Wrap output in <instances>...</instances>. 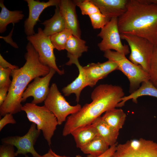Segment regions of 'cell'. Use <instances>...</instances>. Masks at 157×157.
<instances>
[{
    "label": "cell",
    "mask_w": 157,
    "mask_h": 157,
    "mask_svg": "<svg viewBox=\"0 0 157 157\" xmlns=\"http://www.w3.org/2000/svg\"><path fill=\"white\" fill-rule=\"evenodd\" d=\"M26 49L25 63L20 68L12 71V82L7 96L0 106L1 116L20 112L23 106L22 96L30 82L36 77L45 76L50 72V68L41 62L38 53L29 42Z\"/></svg>",
    "instance_id": "obj_1"
},
{
    "label": "cell",
    "mask_w": 157,
    "mask_h": 157,
    "mask_svg": "<svg viewBox=\"0 0 157 157\" xmlns=\"http://www.w3.org/2000/svg\"><path fill=\"white\" fill-rule=\"evenodd\" d=\"M124 95L120 86L108 84L99 85L91 93L92 102L67 117L63 135L67 136L77 129L92 124L103 113L117 107Z\"/></svg>",
    "instance_id": "obj_2"
},
{
    "label": "cell",
    "mask_w": 157,
    "mask_h": 157,
    "mask_svg": "<svg viewBox=\"0 0 157 157\" xmlns=\"http://www.w3.org/2000/svg\"><path fill=\"white\" fill-rule=\"evenodd\" d=\"M120 34L144 38L157 44V0H128L126 12L118 18Z\"/></svg>",
    "instance_id": "obj_3"
},
{
    "label": "cell",
    "mask_w": 157,
    "mask_h": 157,
    "mask_svg": "<svg viewBox=\"0 0 157 157\" xmlns=\"http://www.w3.org/2000/svg\"><path fill=\"white\" fill-rule=\"evenodd\" d=\"M29 121L35 124L38 129L42 132L48 145L51 144V140L58 123L56 118L44 105L40 106L32 103H27L22 106Z\"/></svg>",
    "instance_id": "obj_4"
},
{
    "label": "cell",
    "mask_w": 157,
    "mask_h": 157,
    "mask_svg": "<svg viewBox=\"0 0 157 157\" xmlns=\"http://www.w3.org/2000/svg\"><path fill=\"white\" fill-rule=\"evenodd\" d=\"M104 52V56L108 60L115 62L121 71L129 81L130 94L138 89L143 82L149 81L150 75L140 66L135 65L128 59L126 56L118 52L108 50Z\"/></svg>",
    "instance_id": "obj_5"
},
{
    "label": "cell",
    "mask_w": 157,
    "mask_h": 157,
    "mask_svg": "<svg viewBox=\"0 0 157 157\" xmlns=\"http://www.w3.org/2000/svg\"><path fill=\"white\" fill-rule=\"evenodd\" d=\"M120 37L129 46L131 52L129 60L149 74L154 45L147 40L136 35L122 34Z\"/></svg>",
    "instance_id": "obj_6"
},
{
    "label": "cell",
    "mask_w": 157,
    "mask_h": 157,
    "mask_svg": "<svg viewBox=\"0 0 157 157\" xmlns=\"http://www.w3.org/2000/svg\"><path fill=\"white\" fill-rule=\"evenodd\" d=\"M44 102V105L56 118L58 125L65 121L69 115L78 112L82 107L78 104L74 106L71 105L54 83L52 84L48 95Z\"/></svg>",
    "instance_id": "obj_7"
},
{
    "label": "cell",
    "mask_w": 157,
    "mask_h": 157,
    "mask_svg": "<svg viewBox=\"0 0 157 157\" xmlns=\"http://www.w3.org/2000/svg\"><path fill=\"white\" fill-rule=\"evenodd\" d=\"M26 38L38 53L42 63L54 69L60 75L64 74V70H60L56 65L53 52L55 48L50 36L45 34L41 28H38L37 33L27 36Z\"/></svg>",
    "instance_id": "obj_8"
},
{
    "label": "cell",
    "mask_w": 157,
    "mask_h": 157,
    "mask_svg": "<svg viewBox=\"0 0 157 157\" xmlns=\"http://www.w3.org/2000/svg\"><path fill=\"white\" fill-rule=\"evenodd\" d=\"M111 157H157V143L140 138L118 144Z\"/></svg>",
    "instance_id": "obj_9"
},
{
    "label": "cell",
    "mask_w": 157,
    "mask_h": 157,
    "mask_svg": "<svg viewBox=\"0 0 157 157\" xmlns=\"http://www.w3.org/2000/svg\"><path fill=\"white\" fill-rule=\"evenodd\" d=\"M117 17L112 18L102 28L98 36L102 39L98 44L100 50L105 52L114 50L126 56L130 53L128 45L122 44L118 26Z\"/></svg>",
    "instance_id": "obj_10"
},
{
    "label": "cell",
    "mask_w": 157,
    "mask_h": 157,
    "mask_svg": "<svg viewBox=\"0 0 157 157\" xmlns=\"http://www.w3.org/2000/svg\"><path fill=\"white\" fill-rule=\"evenodd\" d=\"M36 125L32 123L27 132L23 136H10L1 139L2 144H9L15 147L17 150L15 155H25L31 154L33 157H42L35 151L34 148L36 141L41 132Z\"/></svg>",
    "instance_id": "obj_11"
},
{
    "label": "cell",
    "mask_w": 157,
    "mask_h": 157,
    "mask_svg": "<svg viewBox=\"0 0 157 157\" xmlns=\"http://www.w3.org/2000/svg\"><path fill=\"white\" fill-rule=\"evenodd\" d=\"M56 72L54 69L50 68L49 73L45 76L35 78L23 92L22 102H25L31 97L33 98L31 102L33 104L37 105L44 101L49 92L50 82Z\"/></svg>",
    "instance_id": "obj_12"
},
{
    "label": "cell",
    "mask_w": 157,
    "mask_h": 157,
    "mask_svg": "<svg viewBox=\"0 0 157 157\" xmlns=\"http://www.w3.org/2000/svg\"><path fill=\"white\" fill-rule=\"evenodd\" d=\"M25 1L27 3L29 10L28 17L24 21V32L27 36L35 34L34 26L39 21V16L44 10L51 6H59L60 0H49L47 2L34 0Z\"/></svg>",
    "instance_id": "obj_13"
},
{
    "label": "cell",
    "mask_w": 157,
    "mask_h": 157,
    "mask_svg": "<svg viewBox=\"0 0 157 157\" xmlns=\"http://www.w3.org/2000/svg\"><path fill=\"white\" fill-rule=\"evenodd\" d=\"M67 57L69 60L66 65H68L72 64L75 65L78 70L79 74L77 77L72 83L64 87L62 91L65 96H69L72 94H75L76 101L78 102L82 91L86 86H89V84L83 67L80 65L78 58L69 55H67Z\"/></svg>",
    "instance_id": "obj_14"
},
{
    "label": "cell",
    "mask_w": 157,
    "mask_h": 157,
    "mask_svg": "<svg viewBox=\"0 0 157 157\" xmlns=\"http://www.w3.org/2000/svg\"><path fill=\"white\" fill-rule=\"evenodd\" d=\"M76 6L74 0H61L59 7L65 23L66 28L71 30L73 35L81 38V31L76 12Z\"/></svg>",
    "instance_id": "obj_15"
},
{
    "label": "cell",
    "mask_w": 157,
    "mask_h": 157,
    "mask_svg": "<svg viewBox=\"0 0 157 157\" xmlns=\"http://www.w3.org/2000/svg\"><path fill=\"white\" fill-rule=\"evenodd\" d=\"M110 20L118 18L126 11L128 0H91Z\"/></svg>",
    "instance_id": "obj_16"
},
{
    "label": "cell",
    "mask_w": 157,
    "mask_h": 157,
    "mask_svg": "<svg viewBox=\"0 0 157 157\" xmlns=\"http://www.w3.org/2000/svg\"><path fill=\"white\" fill-rule=\"evenodd\" d=\"M95 127L98 135L101 137L110 147L117 142L119 131L116 130L104 122L100 116L92 124Z\"/></svg>",
    "instance_id": "obj_17"
},
{
    "label": "cell",
    "mask_w": 157,
    "mask_h": 157,
    "mask_svg": "<svg viewBox=\"0 0 157 157\" xmlns=\"http://www.w3.org/2000/svg\"><path fill=\"white\" fill-rule=\"evenodd\" d=\"M73 136L76 147L81 149L98 135L97 130L91 124L78 128L71 133Z\"/></svg>",
    "instance_id": "obj_18"
},
{
    "label": "cell",
    "mask_w": 157,
    "mask_h": 157,
    "mask_svg": "<svg viewBox=\"0 0 157 157\" xmlns=\"http://www.w3.org/2000/svg\"><path fill=\"white\" fill-rule=\"evenodd\" d=\"M41 24L44 27L43 30L44 33L48 36L60 32L66 29L65 23L59 6H56L53 16Z\"/></svg>",
    "instance_id": "obj_19"
},
{
    "label": "cell",
    "mask_w": 157,
    "mask_h": 157,
    "mask_svg": "<svg viewBox=\"0 0 157 157\" xmlns=\"http://www.w3.org/2000/svg\"><path fill=\"white\" fill-rule=\"evenodd\" d=\"M4 1H0L1 10L0 13V33L5 32L7 25L10 23L14 24L19 22L24 16L21 10L11 11L8 10L3 3Z\"/></svg>",
    "instance_id": "obj_20"
},
{
    "label": "cell",
    "mask_w": 157,
    "mask_h": 157,
    "mask_svg": "<svg viewBox=\"0 0 157 157\" xmlns=\"http://www.w3.org/2000/svg\"><path fill=\"white\" fill-rule=\"evenodd\" d=\"M145 95L157 98V88L149 81L143 82L136 90L129 95L123 97L121 101L118 104L117 107L123 106L125 102L131 99L133 102L137 103V99L138 97Z\"/></svg>",
    "instance_id": "obj_21"
},
{
    "label": "cell",
    "mask_w": 157,
    "mask_h": 157,
    "mask_svg": "<svg viewBox=\"0 0 157 157\" xmlns=\"http://www.w3.org/2000/svg\"><path fill=\"white\" fill-rule=\"evenodd\" d=\"M126 116L122 109L115 108L106 111L101 117L107 124L119 131L124 123Z\"/></svg>",
    "instance_id": "obj_22"
},
{
    "label": "cell",
    "mask_w": 157,
    "mask_h": 157,
    "mask_svg": "<svg viewBox=\"0 0 157 157\" xmlns=\"http://www.w3.org/2000/svg\"><path fill=\"white\" fill-rule=\"evenodd\" d=\"M110 147L105 140L98 135L80 149L84 154L98 156L105 153Z\"/></svg>",
    "instance_id": "obj_23"
},
{
    "label": "cell",
    "mask_w": 157,
    "mask_h": 157,
    "mask_svg": "<svg viewBox=\"0 0 157 157\" xmlns=\"http://www.w3.org/2000/svg\"><path fill=\"white\" fill-rule=\"evenodd\" d=\"M88 48L85 40L72 35L67 43L65 49L67 54L78 59L83 53L88 51Z\"/></svg>",
    "instance_id": "obj_24"
},
{
    "label": "cell",
    "mask_w": 157,
    "mask_h": 157,
    "mask_svg": "<svg viewBox=\"0 0 157 157\" xmlns=\"http://www.w3.org/2000/svg\"><path fill=\"white\" fill-rule=\"evenodd\" d=\"M83 69L89 86L91 87H93L99 80L106 77L99 63L88 64L83 67Z\"/></svg>",
    "instance_id": "obj_25"
},
{
    "label": "cell",
    "mask_w": 157,
    "mask_h": 157,
    "mask_svg": "<svg viewBox=\"0 0 157 157\" xmlns=\"http://www.w3.org/2000/svg\"><path fill=\"white\" fill-rule=\"evenodd\" d=\"M72 35L71 30L66 28L60 32L50 36V38L54 48L60 51L65 49L67 43Z\"/></svg>",
    "instance_id": "obj_26"
},
{
    "label": "cell",
    "mask_w": 157,
    "mask_h": 157,
    "mask_svg": "<svg viewBox=\"0 0 157 157\" xmlns=\"http://www.w3.org/2000/svg\"><path fill=\"white\" fill-rule=\"evenodd\" d=\"M74 1L76 6L80 8L83 15L89 16L100 12L98 7L91 0Z\"/></svg>",
    "instance_id": "obj_27"
},
{
    "label": "cell",
    "mask_w": 157,
    "mask_h": 157,
    "mask_svg": "<svg viewBox=\"0 0 157 157\" xmlns=\"http://www.w3.org/2000/svg\"><path fill=\"white\" fill-rule=\"evenodd\" d=\"M149 74V81L157 88V44L154 47Z\"/></svg>",
    "instance_id": "obj_28"
},
{
    "label": "cell",
    "mask_w": 157,
    "mask_h": 157,
    "mask_svg": "<svg viewBox=\"0 0 157 157\" xmlns=\"http://www.w3.org/2000/svg\"><path fill=\"white\" fill-rule=\"evenodd\" d=\"M92 26L95 29L102 28L110 21L100 12L89 16Z\"/></svg>",
    "instance_id": "obj_29"
},
{
    "label": "cell",
    "mask_w": 157,
    "mask_h": 157,
    "mask_svg": "<svg viewBox=\"0 0 157 157\" xmlns=\"http://www.w3.org/2000/svg\"><path fill=\"white\" fill-rule=\"evenodd\" d=\"M12 70L0 67V88L6 85H10L12 81L9 77Z\"/></svg>",
    "instance_id": "obj_30"
},
{
    "label": "cell",
    "mask_w": 157,
    "mask_h": 157,
    "mask_svg": "<svg viewBox=\"0 0 157 157\" xmlns=\"http://www.w3.org/2000/svg\"><path fill=\"white\" fill-rule=\"evenodd\" d=\"M99 65L102 69L105 77L112 72L118 70L117 64L114 61L110 60L102 63H99Z\"/></svg>",
    "instance_id": "obj_31"
},
{
    "label": "cell",
    "mask_w": 157,
    "mask_h": 157,
    "mask_svg": "<svg viewBox=\"0 0 157 157\" xmlns=\"http://www.w3.org/2000/svg\"><path fill=\"white\" fill-rule=\"evenodd\" d=\"M14 146L2 144L0 146V157H15Z\"/></svg>",
    "instance_id": "obj_32"
},
{
    "label": "cell",
    "mask_w": 157,
    "mask_h": 157,
    "mask_svg": "<svg viewBox=\"0 0 157 157\" xmlns=\"http://www.w3.org/2000/svg\"><path fill=\"white\" fill-rule=\"evenodd\" d=\"M16 123V121L14 119L13 114L11 113L6 114L0 120V131H1L7 124H14Z\"/></svg>",
    "instance_id": "obj_33"
},
{
    "label": "cell",
    "mask_w": 157,
    "mask_h": 157,
    "mask_svg": "<svg viewBox=\"0 0 157 157\" xmlns=\"http://www.w3.org/2000/svg\"><path fill=\"white\" fill-rule=\"evenodd\" d=\"M117 143V142L115 144L110 146L109 149L105 153L98 156H94L90 155H88L84 157H111L115 151Z\"/></svg>",
    "instance_id": "obj_34"
},
{
    "label": "cell",
    "mask_w": 157,
    "mask_h": 157,
    "mask_svg": "<svg viewBox=\"0 0 157 157\" xmlns=\"http://www.w3.org/2000/svg\"><path fill=\"white\" fill-rule=\"evenodd\" d=\"M10 85H6L0 88V106L5 100L10 87Z\"/></svg>",
    "instance_id": "obj_35"
},
{
    "label": "cell",
    "mask_w": 157,
    "mask_h": 157,
    "mask_svg": "<svg viewBox=\"0 0 157 157\" xmlns=\"http://www.w3.org/2000/svg\"><path fill=\"white\" fill-rule=\"evenodd\" d=\"M0 67L4 68H9L13 70L19 68V67L15 65H12L6 60L0 54Z\"/></svg>",
    "instance_id": "obj_36"
},
{
    "label": "cell",
    "mask_w": 157,
    "mask_h": 157,
    "mask_svg": "<svg viewBox=\"0 0 157 157\" xmlns=\"http://www.w3.org/2000/svg\"><path fill=\"white\" fill-rule=\"evenodd\" d=\"M13 28L12 29L8 35L6 36H0V38L3 39L6 42L9 44L11 46L15 48H18V47L17 44L14 42L12 38V36L13 32Z\"/></svg>",
    "instance_id": "obj_37"
},
{
    "label": "cell",
    "mask_w": 157,
    "mask_h": 157,
    "mask_svg": "<svg viewBox=\"0 0 157 157\" xmlns=\"http://www.w3.org/2000/svg\"><path fill=\"white\" fill-rule=\"evenodd\" d=\"M49 150L50 151V152L55 157H70L69 156H66L65 155L62 156L58 155L56 154L55 152H53L51 148ZM75 157H82V156L79 155H78L76 156Z\"/></svg>",
    "instance_id": "obj_38"
},
{
    "label": "cell",
    "mask_w": 157,
    "mask_h": 157,
    "mask_svg": "<svg viewBox=\"0 0 157 157\" xmlns=\"http://www.w3.org/2000/svg\"><path fill=\"white\" fill-rule=\"evenodd\" d=\"M42 157H55L50 151L49 150L47 153L43 155Z\"/></svg>",
    "instance_id": "obj_39"
},
{
    "label": "cell",
    "mask_w": 157,
    "mask_h": 157,
    "mask_svg": "<svg viewBox=\"0 0 157 157\" xmlns=\"http://www.w3.org/2000/svg\"><path fill=\"white\" fill-rule=\"evenodd\" d=\"M26 157H28V156H26Z\"/></svg>",
    "instance_id": "obj_40"
}]
</instances>
